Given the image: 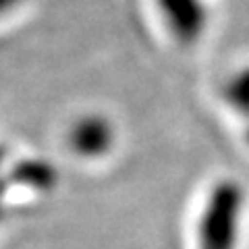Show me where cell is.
Here are the masks:
<instances>
[{
    "mask_svg": "<svg viewBox=\"0 0 249 249\" xmlns=\"http://www.w3.org/2000/svg\"><path fill=\"white\" fill-rule=\"evenodd\" d=\"M4 150L0 147V168H2V162H4ZM4 191H6V178L0 177V214H2V201H4Z\"/></svg>",
    "mask_w": 249,
    "mask_h": 249,
    "instance_id": "8992f818",
    "label": "cell"
},
{
    "mask_svg": "<svg viewBox=\"0 0 249 249\" xmlns=\"http://www.w3.org/2000/svg\"><path fill=\"white\" fill-rule=\"evenodd\" d=\"M6 181L36 193H48L58 183V170L52 162H46L42 158H23L17 164H13Z\"/></svg>",
    "mask_w": 249,
    "mask_h": 249,
    "instance_id": "277c9868",
    "label": "cell"
},
{
    "mask_svg": "<svg viewBox=\"0 0 249 249\" xmlns=\"http://www.w3.org/2000/svg\"><path fill=\"white\" fill-rule=\"evenodd\" d=\"M245 204L243 185L235 178H218L201 206L196 249H237Z\"/></svg>",
    "mask_w": 249,
    "mask_h": 249,
    "instance_id": "6da1fadb",
    "label": "cell"
},
{
    "mask_svg": "<svg viewBox=\"0 0 249 249\" xmlns=\"http://www.w3.org/2000/svg\"><path fill=\"white\" fill-rule=\"evenodd\" d=\"M245 142H247V145H249V121H247V131H245Z\"/></svg>",
    "mask_w": 249,
    "mask_h": 249,
    "instance_id": "ba28073f",
    "label": "cell"
},
{
    "mask_svg": "<svg viewBox=\"0 0 249 249\" xmlns=\"http://www.w3.org/2000/svg\"><path fill=\"white\" fill-rule=\"evenodd\" d=\"M15 2H17V0H0V13H4L6 9H11Z\"/></svg>",
    "mask_w": 249,
    "mask_h": 249,
    "instance_id": "52a82bcc",
    "label": "cell"
},
{
    "mask_svg": "<svg viewBox=\"0 0 249 249\" xmlns=\"http://www.w3.org/2000/svg\"><path fill=\"white\" fill-rule=\"evenodd\" d=\"M156 6L177 44L193 46L204 37L210 21L204 0H156Z\"/></svg>",
    "mask_w": 249,
    "mask_h": 249,
    "instance_id": "3957f363",
    "label": "cell"
},
{
    "mask_svg": "<svg viewBox=\"0 0 249 249\" xmlns=\"http://www.w3.org/2000/svg\"><path fill=\"white\" fill-rule=\"evenodd\" d=\"M114 143V123L100 112H85L69 124L67 145L77 158L100 160L112 152Z\"/></svg>",
    "mask_w": 249,
    "mask_h": 249,
    "instance_id": "7a4b0ae2",
    "label": "cell"
},
{
    "mask_svg": "<svg viewBox=\"0 0 249 249\" xmlns=\"http://www.w3.org/2000/svg\"><path fill=\"white\" fill-rule=\"evenodd\" d=\"M222 100L232 112L249 121V65L237 69L222 85Z\"/></svg>",
    "mask_w": 249,
    "mask_h": 249,
    "instance_id": "5b68a950",
    "label": "cell"
}]
</instances>
